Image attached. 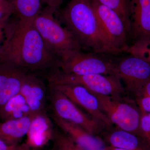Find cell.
Returning <instances> with one entry per match:
<instances>
[{
	"instance_id": "cell-15",
	"label": "cell",
	"mask_w": 150,
	"mask_h": 150,
	"mask_svg": "<svg viewBox=\"0 0 150 150\" xmlns=\"http://www.w3.org/2000/svg\"><path fill=\"white\" fill-rule=\"evenodd\" d=\"M53 121L47 112L33 116L25 143L34 149H41L51 141L54 127Z\"/></svg>"
},
{
	"instance_id": "cell-23",
	"label": "cell",
	"mask_w": 150,
	"mask_h": 150,
	"mask_svg": "<svg viewBox=\"0 0 150 150\" xmlns=\"http://www.w3.org/2000/svg\"><path fill=\"white\" fill-rule=\"evenodd\" d=\"M139 136L150 149V113H142Z\"/></svg>"
},
{
	"instance_id": "cell-10",
	"label": "cell",
	"mask_w": 150,
	"mask_h": 150,
	"mask_svg": "<svg viewBox=\"0 0 150 150\" xmlns=\"http://www.w3.org/2000/svg\"><path fill=\"white\" fill-rule=\"evenodd\" d=\"M48 87L64 94L77 106L81 108L92 117L102 123L107 129L112 127L113 124L103 111L97 98L85 88L67 83L48 84Z\"/></svg>"
},
{
	"instance_id": "cell-2",
	"label": "cell",
	"mask_w": 150,
	"mask_h": 150,
	"mask_svg": "<svg viewBox=\"0 0 150 150\" xmlns=\"http://www.w3.org/2000/svg\"><path fill=\"white\" fill-rule=\"evenodd\" d=\"M57 16L81 47L96 54H116L103 33L90 0H71Z\"/></svg>"
},
{
	"instance_id": "cell-12",
	"label": "cell",
	"mask_w": 150,
	"mask_h": 150,
	"mask_svg": "<svg viewBox=\"0 0 150 150\" xmlns=\"http://www.w3.org/2000/svg\"><path fill=\"white\" fill-rule=\"evenodd\" d=\"M19 93L24 97L33 114L46 112L48 92L38 75L28 73L25 78Z\"/></svg>"
},
{
	"instance_id": "cell-13",
	"label": "cell",
	"mask_w": 150,
	"mask_h": 150,
	"mask_svg": "<svg viewBox=\"0 0 150 150\" xmlns=\"http://www.w3.org/2000/svg\"><path fill=\"white\" fill-rule=\"evenodd\" d=\"M50 116L59 129L84 150H107L103 140L97 136L89 134L80 126L61 119L53 113Z\"/></svg>"
},
{
	"instance_id": "cell-4",
	"label": "cell",
	"mask_w": 150,
	"mask_h": 150,
	"mask_svg": "<svg viewBox=\"0 0 150 150\" xmlns=\"http://www.w3.org/2000/svg\"><path fill=\"white\" fill-rule=\"evenodd\" d=\"M48 84L67 83L83 86L93 93L114 98H121L125 91L118 75L100 74L78 75L67 74L61 69L42 75Z\"/></svg>"
},
{
	"instance_id": "cell-21",
	"label": "cell",
	"mask_w": 150,
	"mask_h": 150,
	"mask_svg": "<svg viewBox=\"0 0 150 150\" xmlns=\"http://www.w3.org/2000/svg\"><path fill=\"white\" fill-rule=\"evenodd\" d=\"M51 142L52 150H84L58 127H54Z\"/></svg>"
},
{
	"instance_id": "cell-24",
	"label": "cell",
	"mask_w": 150,
	"mask_h": 150,
	"mask_svg": "<svg viewBox=\"0 0 150 150\" xmlns=\"http://www.w3.org/2000/svg\"><path fill=\"white\" fill-rule=\"evenodd\" d=\"M14 13L12 0L0 1V20L10 18Z\"/></svg>"
},
{
	"instance_id": "cell-20",
	"label": "cell",
	"mask_w": 150,
	"mask_h": 150,
	"mask_svg": "<svg viewBox=\"0 0 150 150\" xmlns=\"http://www.w3.org/2000/svg\"><path fill=\"white\" fill-rule=\"evenodd\" d=\"M98 2L115 11L126 25L129 35L131 26L129 0H97Z\"/></svg>"
},
{
	"instance_id": "cell-5",
	"label": "cell",
	"mask_w": 150,
	"mask_h": 150,
	"mask_svg": "<svg viewBox=\"0 0 150 150\" xmlns=\"http://www.w3.org/2000/svg\"><path fill=\"white\" fill-rule=\"evenodd\" d=\"M95 54L84 53L77 49L65 51L59 57L61 70L71 74L117 75L115 62Z\"/></svg>"
},
{
	"instance_id": "cell-28",
	"label": "cell",
	"mask_w": 150,
	"mask_h": 150,
	"mask_svg": "<svg viewBox=\"0 0 150 150\" xmlns=\"http://www.w3.org/2000/svg\"><path fill=\"white\" fill-rule=\"evenodd\" d=\"M9 19H5L0 20V52H1V48L2 45L3 40H4L5 26Z\"/></svg>"
},
{
	"instance_id": "cell-11",
	"label": "cell",
	"mask_w": 150,
	"mask_h": 150,
	"mask_svg": "<svg viewBox=\"0 0 150 150\" xmlns=\"http://www.w3.org/2000/svg\"><path fill=\"white\" fill-rule=\"evenodd\" d=\"M129 8L133 44L150 40V0H129Z\"/></svg>"
},
{
	"instance_id": "cell-8",
	"label": "cell",
	"mask_w": 150,
	"mask_h": 150,
	"mask_svg": "<svg viewBox=\"0 0 150 150\" xmlns=\"http://www.w3.org/2000/svg\"><path fill=\"white\" fill-rule=\"evenodd\" d=\"M103 33L110 47L117 54L129 48V33L120 16L112 9L90 0Z\"/></svg>"
},
{
	"instance_id": "cell-30",
	"label": "cell",
	"mask_w": 150,
	"mask_h": 150,
	"mask_svg": "<svg viewBox=\"0 0 150 150\" xmlns=\"http://www.w3.org/2000/svg\"><path fill=\"white\" fill-rule=\"evenodd\" d=\"M0 1H6V0H0Z\"/></svg>"
},
{
	"instance_id": "cell-26",
	"label": "cell",
	"mask_w": 150,
	"mask_h": 150,
	"mask_svg": "<svg viewBox=\"0 0 150 150\" xmlns=\"http://www.w3.org/2000/svg\"><path fill=\"white\" fill-rule=\"evenodd\" d=\"M64 0H41L42 3L45 4L47 6L58 10Z\"/></svg>"
},
{
	"instance_id": "cell-16",
	"label": "cell",
	"mask_w": 150,
	"mask_h": 150,
	"mask_svg": "<svg viewBox=\"0 0 150 150\" xmlns=\"http://www.w3.org/2000/svg\"><path fill=\"white\" fill-rule=\"evenodd\" d=\"M101 134L104 141L113 147L125 150H150L141 137L117 127L106 129Z\"/></svg>"
},
{
	"instance_id": "cell-3",
	"label": "cell",
	"mask_w": 150,
	"mask_h": 150,
	"mask_svg": "<svg viewBox=\"0 0 150 150\" xmlns=\"http://www.w3.org/2000/svg\"><path fill=\"white\" fill-rule=\"evenodd\" d=\"M58 10L49 6L42 9L33 21L34 26L48 50L57 57L68 50H81V46L56 18Z\"/></svg>"
},
{
	"instance_id": "cell-19",
	"label": "cell",
	"mask_w": 150,
	"mask_h": 150,
	"mask_svg": "<svg viewBox=\"0 0 150 150\" xmlns=\"http://www.w3.org/2000/svg\"><path fill=\"white\" fill-rule=\"evenodd\" d=\"M14 13L24 21H34L42 10L41 0H12Z\"/></svg>"
},
{
	"instance_id": "cell-22",
	"label": "cell",
	"mask_w": 150,
	"mask_h": 150,
	"mask_svg": "<svg viewBox=\"0 0 150 150\" xmlns=\"http://www.w3.org/2000/svg\"><path fill=\"white\" fill-rule=\"evenodd\" d=\"M126 52L150 63V40L134 43L129 46Z\"/></svg>"
},
{
	"instance_id": "cell-18",
	"label": "cell",
	"mask_w": 150,
	"mask_h": 150,
	"mask_svg": "<svg viewBox=\"0 0 150 150\" xmlns=\"http://www.w3.org/2000/svg\"><path fill=\"white\" fill-rule=\"evenodd\" d=\"M33 115L24 97L19 93L12 97L0 108V118L3 121Z\"/></svg>"
},
{
	"instance_id": "cell-25",
	"label": "cell",
	"mask_w": 150,
	"mask_h": 150,
	"mask_svg": "<svg viewBox=\"0 0 150 150\" xmlns=\"http://www.w3.org/2000/svg\"><path fill=\"white\" fill-rule=\"evenodd\" d=\"M34 149L25 142L22 144L10 145L0 139V150H33Z\"/></svg>"
},
{
	"instance_id": "cell-7",
	"label": "cell",
	"mask_w": 150,
	"mask_h": 150,
	"mask_svg": "<svg viewBox=\"0 0 150 150\" xmlns=\"http://www.w3.org/2000/svg\"><path fill=\"white\" fill-rule=\"evenodd\" d=\"M92 93L97 98L103 111L112 124L139 136L142 112L138 105L123 100L121 97Z\"/></svg>"
},
{
	"instance_id": "cell-9",
	"label": "cell",
	"mask_w": 150,
	"mask_h": 150,
	"mask_svg": "<svg viewBox=\"0 0 150 150\" xmlns=\"http://www.w3.org/2000/svg\"><path fill=\"white\" fill-rule=\"evenodd\" d=\"M115 64L116 74L124 82L126 90L137 96L150 79V63L130 54Z\"/></svg>"
},
{
	"instance_id": "cell-27",
	"label": "cell",
	"mask_w": 150,
	"mask_h": 150,
	"mask_svg": "<svg viewBox=\"0 0 150 150\" xmlns=\"http://www.w3.org/2000/svg\"><path fill=\"white\" fill-rule=\"evenodd\" d=\"M143 96L150 98V79L145 84L139 93L136 96Z\"/></svg>"
},
{
	"instance_id": "cell-17",
	"label": "cell",
	"mask_w": 150,
	"mask_h": 150,
	"mask_svg": "<svg viewBox=\"0 0 150 150\" xmlns=\"http://www.w3.org/2000/svg\"><path fill=\"white\" fill-rule=\"evenodd\" d=\"M33 115L0 122V139L8 144H19L27 135Z\"/></svg>"
},
{
	"instance_id": "cell-14",
	"label": "cell",
	"mask_w": 150,
	"mask_h": 150,
	"mask_svg": "<svg viewBox=\"0 0 150 150\" xmlns=\"http://www.w3.org/2000/svg\"><path fill=\"white\" fill-rule=\"evenodd\" d=\"M28 73L20 67L0 62V108L19 93Z\"/></svg>"
},
{
	"instance_id": "cell-1",
	"label": "cell",
	"mask_w": 150,
	"mask_h": 150,
	"mask_svg": "<svg viewBox=\"0 0 150 150\" xmlns=\"http://www.w3.org/2000/svg\"><path fill=\"white\" fill-rule=\"evenodd\" d=\"M9 19L4 27L0 62L37 75L61 69L60 59L46 47L34 21H24L17 17Z\"/></svg>"
},
{
	"instance_id": "cell-6",
	"label": "cell",
	"mask_w": 150,
	"mask_h": 150,
	"mask_svg": "<svg viewBox=\"0 0 150 150\" xmlns=\"http://www.w3.org/2000/svg\"><path fill=\"white\" fill-rule=\"evenodd\" d=\"M48 100L52 113L80 126L89 134L97 136L107 129L102 123L84 113L71 100L58 91L48 87Z\"/></svg>"
},
{
	"instance_id": "cell-29",
	"label": "cell",
	"mask_w": 150,
	"mask_h": 150,
	"mask_svg": "<svg viewBox=\"0 0 150 150\" xmlns=\"http://www.w3.org/2000/svg\"><path fill=\"white\" fill-rule=\"evenodd\" d=\"M43 148H41V149H33V150H46L43 149ZM50 150H52V149H51Z\"/></svg>"
}]
</instances>
